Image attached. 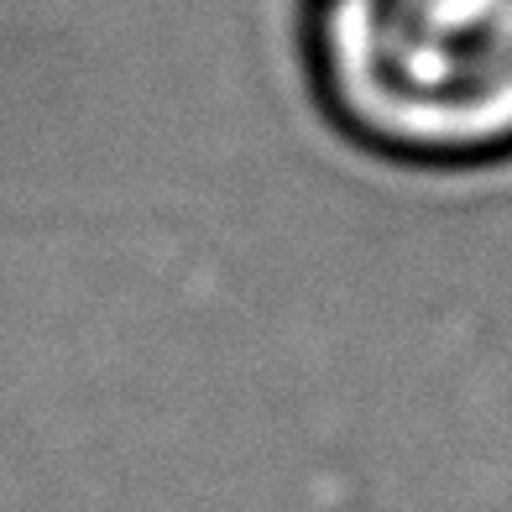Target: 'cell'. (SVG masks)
Listing matches in <instances>:
<instances>
[{"mask_svg":"<svg viewBox=\"0 0 512 512\" xmlns=\"http://www.w3.org/2000/svg\"><path fill=\"white\" fill-rule=\"evenodd\" d=\"M309 58L335 126L398 168L512 157V0H314Z\"/></svg>","mask_w":512,"mask_h":512,"instance_id":"6da1fadb","label":"cell"}]
</instances>
